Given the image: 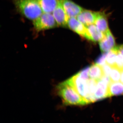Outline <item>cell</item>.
<instances>
[{
	"mask_svg": "<svg viewBox=\"0 0 123 123\" xmlns=\"http://www.w3.org/2000/svg\"><path fill=\"white\" fill-rule=\"evenodd\" d=\"M98 12L84 9L76 18L80 22L86 26L94 24Z\"/></svg>",
	"mask_w": 123,
	"mask_h": 123,
	"instance_id": "10",
	"label": "cell"
},
{
	"mask_svg": "<svg viewBox=\"0 0 123 123\" xmlns=\"http://www.w3.org/2000/svg\"><path fill=\"white\" fill-rule=\"evenodd\" d=\"M107 53H104L98 57L96 60L95 63L101 66L106 64V56Z\"/></svg>",
	"mask_w": 123,
	"mask_h": 123,
	"instance_id": "20",
	"label": "cell"
},
{
	"mask_svg": "<svg viewBox=\"0 0 123 123\" xmlns=\"http://www.w3.org/2000/svg\"><path fill=\"white\" fill-rule=\"evenodd\" d=\"M56 89L57 95L65 105L83 106L88 104L68 80L60 83Z\"/></svg>",
	"mask_w": 123,
	"mask_h": 123,
	"instance_id": "1",
	"label": "cell"
},
{
	"mask_svg": "<svg viewBox=\"0 0 123 123\" xmlns=\"http://www.w3.org/2000/svg\"><path fill=\"white\" fill-rule=\"evenodd\" d=\"M118 50L116 47L106 53V63L111 67L115 66L116 60Z\"/></svg>",
	"mask_w": 123,
	"mask_h": 123,
	"instance_id": "16",
	"label": "cell"
},
{
	"mask_svg": "<svg viewBox=\"0 0 123 123\" xmlns=\"http://www.w3.org/2000/svg\"><path fill=\"white\" fill-rule=\"evenodd\" d=\"M114 37L110 30L105 34L104 37L99 42V46L101 51L107 53L113 49L115 46Z\"/></svg>",
	"mask_w": 123,
	"mask_h": 123,
	"instance_id": "9",
	"label": "cell"
},
{
	"mask_svg": "<svg viewBox=\"0 0 123 123\" xmlns=\"http://www.w3.org/2000/svg\"><path fill=\"white\" fill-rule=\"evenodd\" d=\"M94 24L99 30L104 34L110 30L107 16L103 13L98 12Z\"/></svg>",
	"mask_w": 123,
	"mask_h": 123,
	"instance_id": "12",
	"label": "cell"
},
{
	"mask_svg": "<svg viewBox=\"0 0 123 123\" xmlns=\"http://www.w3.org/2000/svg\"><path fill=\"white\" fill-rule=\"evenodd\" d=\"M68 80L80 96L86 101L88 104H89L87 80L82 79L77 74L68 79Z\"/></svg>",
	"mask_w": 123,
	"mask_h": 123,
	"instance_id": "4",
	"label": "cell"
},
{
	"mask_svg": "<svg viewBox=\"0 0 123 123\" xmlns=\"http://www.w3.org/2000/svg\"><path fill=\"white\" fill-rule=\"evenodd\" d=\"M33 26L37 32L55 28L58 26L51 13H43L38 18L33 21Z\"/></svg>",
	"mask_w": 123,
	"mask_h": 123,
	"instance_id": "3",
	"label": "cell"
},
{
	"mask_svg": "<svg viewBox=\"0 0 123 123\" xmlns=\"http://www.w3.org/2000/svg\"><path fill=\"white\" fill-rule=\"evenodd\" d=\"M62 5L69 18H76L84 9L72 0H61Z\"/></svg>",
	"mask_w": 123,
	"mask_h": 123,
	"instance_id": "7",
	"label": "cell"
},
{
	"mask_svg": "<svg viewBox=\"0 0 123 123\" xmlns=\"http://www.w3.org/2000/svg\"><path fill=\"white\" fill-rule=\"evenodd\" d=\"M90 69L89 67H87L82 69L77 74L81 78L85 80H88L89 79V73Z\"/></svg>",
	"mask_w": 123,
	"mask_h": 123,
	"instance_id": "19",
	"label": "cell"
},
{
	"mask_svg": "<svg viewBox=\"0 0 123 123\" xmlns=\"http://www.w3.org/2000/svg\"><path fill=\"white\" fill-rule=\"evenodd\" d=\"M89 77L91 79L98 81L104 76L102 66L95 63L90 67Z\"/></svg>",
	"mask_w": 123,
	"mask_h": 123,
	"instance_id": "15",
	"label": "cell"
},
{
	"mask_svg": "<svg viewBox=\"0 0 123 123\" xmlns=\"http://www.w3.org/2000/svg\"><path fill=\"white\" fill-rule=\"evenodd\" d=\"M115 66L121 71L123 70V55L118 50Z\"/></svg>",
	"mask_w": 123,
	"mask_h": 123,
	"instance_id": "18",
	"label": "cell"
},
{
	"mask_svg": "<svg viewBox=\"0 0 123 123\" xmlns=\"http://www.w3.org/2000/svg\"><path fill=\"white\" fill-rule=\"evenodd\" d=\"M104 73V76L110 77V73L111 71L112 67L110 66L107 64L104 66H102Z\"/></svg>",
	"mask_w": 123,
	"mask_h": 123,
	"instance_id": "21",
	"label": "cell"
},
{
	"mask_svg": "<svg viewBox=\"0 0 123 123\" xmlns=\"http://www.w3.org/2000/svg\"><path fill=\"white\" fill-rule=\"evenodd\" d=\"M117 49L123 55V44L119 46H117Z\"/></svg>",
	"mask_w": 123,
	"mask_h": 123,
	"instance_id": "22",
	"label": "cell"
},
{
	"mask_svg": "<svg viewBox=\"0 0 123 123\" xmlns=\"http://www.w3.org/2000/svg\"><path fill=\"white\" fill-rule=\"evenodd\" d=\"M109 97L123 94V84L119 81H112L108 86Z\"/></svg>",
	"mask_w": 123,
	"mask_h": 123,
	"instance_id": "14",
	"label": "cell"
},
{
	"mask_svg": "<svg viewBox=\"0 0 123 123\" xmlns=\"http://www.w3.org/2000/svg\"><path fill=\"white\" fill-rule=\"evenodd\" d=\"M121 71L116 67H112L110 77L112 81H119L121 78Z\"/></svg>",
	"mask_w": 123,
	"mask_h": 123,
	"instance_id": "17",
	"label": "cell"
},
{
	"mask_svg": "<svg viewBox=\"0 0 123 123\" xmlns=\"http://www.w3.org/2000/svg\"><path fill=\"white\" fill-rule=\"evenodd\" d=\"M43 13H52L57 6L58 0H38Z\"/></svg>",
	"mask_w": 123,
	"mask_h": 123,
	"instance_id": "13",
	"label": "cell"
},
{
	"mask_svg": "<svg viewBox=\"0 0 123 123\" xmlns=\"http://www.w3.org/2000/svg\"><path fill=\"white\" fill-rule=\"evenodd\" d=\"M18 11L29 20H36L43 13L38 0H13Z\"/></svg>",
	"mask_w": 123,
	"mask_h": 123,
	"instance_id": "2",
	"label": "cell"
},
{
	"mask_svg": "<svg viewBox=\"0 0 123 123\" xmlns=\"http://www.w3.org/2000/svg\"><path fill=\"white\" fill-rule=\"evenodd\" d=\"M111 81L109 77L104 76L97 81V85L94 94L95 101L109 97L108 86Z\"/></svg>",
	"mask_w": 123,
	"mask_h": 123,
	"instance_id": "5",
	"label": "cell"
},
{
	"mask_svg": "<svg viewBox=\"0 0 123 123\" xmlns=\"http://www.w3.org/2000/svg\"><path fill=\"white\" fill-rule=\"evenodd\" d=\"M88 39L92 42H99L105 36V34L101 31L94 24L86 26Z\"/></svg>",
	"mask_w": 123,
	"mask_h": 123,
	"instance_id": "11",
	"label": "cell"
},
{
	"mask_svg": "<svg viewBox=\"0 0 123 123\" xmlns=\"http://www.w3.org/2000/svg\"><path fill=\"white\" fill-rule=\"evenodd\" d=\"M68 26L71 30L80 36L88 39L86 26L78 21L76 18H69Z\"/></svg>",
	"mask_w": 123,
	"mask_h": 123,
	"instance_id": "8",
	"label": "cell"
},
{
	"mask_svg": "<svg viewBox=\"0 0 123 123\" xmlns=\"http://www.w3.org/2000/svg\"><path fill=\"white\" fill-rule=\"evenodd\" d=\"M52 14L58 26L62 27L68 26L69 18L64 8L61 0H58L57 6Z\"/></svg>",
	"mask_w": 123,
	"mask_h": 123,
	"instance_id": "6",
	"label": "cell"
},
{
	"mask_svg": "<svg viewBox=\"0 0 123 123\" xmlns=\"http://www.w3.org/2000/svg\"><path fill=\"white\" fill-rule=\"evenodd\" d=\"M120 80L123 84V70L121 71V78H120Z\"/></svg>",
	"mask_w": 123,
	"mask_h": 123,
	"instance_id": "23",
	"label": "cell"
}]
</instances>
